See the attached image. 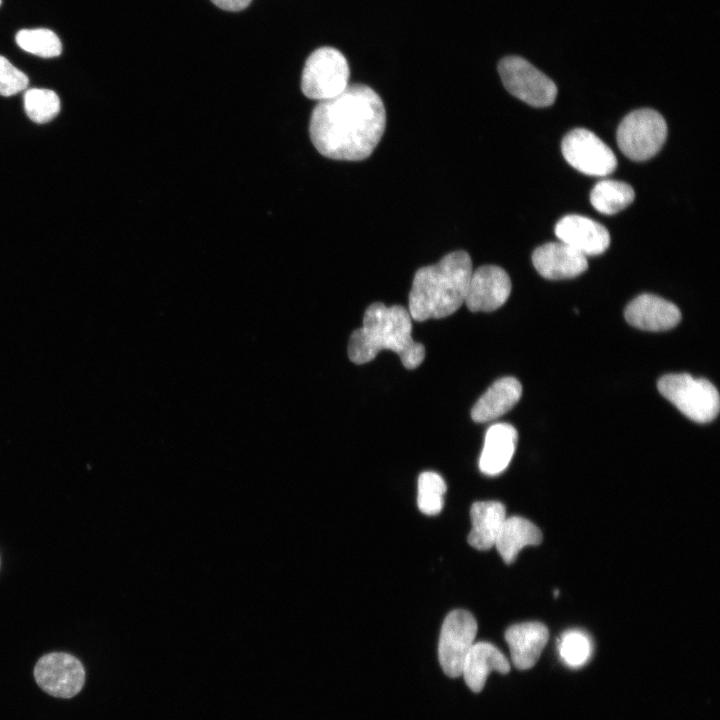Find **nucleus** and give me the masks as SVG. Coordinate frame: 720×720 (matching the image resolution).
<instances>
[{
  "label": "nucleus",
  "instance_id": "obj_4",
  "mask_svg": "<svg viewBox=\"0 0 720 720\" xmlns=\"http://www.w3.org/2000/svg\"><path fill=\"white\" fill-rule=\"evenodd\" d=\"M658 390L692 421L708 423L719 413V393L706 379L687 373L667 374L658 381Z\"/></svg>",
  "mask_w": 720,
  "mask_h": 720
},
{
  "label": "nucleus",
  "instance_id": "obj_25",
  "mask_svg": "<svg viewBox=\"0 0 720 720\" xmlns=\"http://www.w3.org/2000/svg\"><path fill=\"white\" fill-rule=\"evenodd\" d=\"M558 651L560 658L567 666L578 668L591 657L592 643L584 632L568 630L558 640Z\"/></svg>",
  "mask_w": 720,
  "mask_h": 720
},
{
  "label": "nucleus",
  "instance_id": "obj_10",
  "mask_svg": "<svg viewBox=\"0 0 720 720\" xmlns=\"http://www.w3.org/2000/svg\"><path fill=\"white\" fill-rule=\"evenodd\" d=\"M39 687L51 696L71 698L78 694L85 682V669L71 654L52 652L42 656L34 667Z\"/></svg>",
  "mask_w": 720,
  "mask_h": 720
},
{
  "label": "nucleus",
  "instance_id": "obj_28",
  "mask_svg": "<svg viewBox=\"0 0 720 720\" xmlns=\"http://www.w3.org/2000/svg\"><path fill=\"white\" fill-rule=\"evenodd\" d=\"M1 3H2V0H0V5H1Z\"/></svg>",
  "mask_w": 720,
  "mask_h": 720
},
{
  "label": "nucleus",
  "instance_id": "obj_23",
  "mask_svg": "<svg viewBox=\"0 0 720 720\" xmlns=\"http://www.w3.org/2000/svg\"><path fill=\"white\" fill-rule=\"evenodd\" d=\"M446 484L443 478L432 471H426L419 475L417 505L419 510L426 515H436L441 512L446 492Z\"/></svg>",
  "mask_w": 720,
  "mask_h": 720
},
{
  "label": "nucleus",
  "instance_id": "obj_9",
  "mask_svg": "<svg viewBox=\"0 0 720 720\" xmlns=\"http://www.w3.org/2000/svg\"><path fill=\"white\" fill-rule=\"evenodd\" d=\"M561 149L565 160L586 175L606 176L617 166L613 151L585 128H576L566 134Z\"/></svg>",
  "mask_w": 720,
  "mask_h": 720
},
{
  "label": "nucleus",
  "instance_id": "obj_24",
  "mask_svg": "<svg viewBox=\"0 0 720 720\" xmlns=\"http://www.w3.org/2000/svg\"><path fill=\"white\" fill-rule=\"evenodd\" d=\"M23 100L27 116L35 123L43 124L51 121L60 110L57 94L49 89H28Z\"/></svg>",
  "mask_w": 720,
  "mask_h": 720
},
{
  "label": "nucleus",
  "instance_id": "obj_3",
  "mask_svg": "<svg viewBox=\"0 0 720 720\" xmlns=\"http://www.w3.org/2000/svg\"><path fill=\"white\" fill-rule=\"evenodd\" d=\"M470 255L463 250L446 254L438 263L418 269L409 294L413 320L447 317L464 303L472 274Z\"/></svg>",
  "mask_w": 720,
  "mask_h": 720
},
{
  "label": "nucleus",
  "instance_id": "obj_19",
  "mask_svg": "<svg viewBox=\"0 0 720 720\" xmlns=\"http://www.w3.org/2000/svg\"><path fill=\"white\" fill-rule=\"evenodd\" d=\"M472 528L467 540L470 546L485 551L495 544L499 531L505 521L506 510L498 501H478L470 509Z\"/></svg>",
  "mask_w": 720,
  "mask_h": 720
},
{
  "label": "nucleus",
  "instance_id": "obj_22",
  "mask_svg": "<svg viewBox=\"0 0 720 720\" xmlns=\"http://www.w3.org/2000/svg\"><path fill=\"white\" fill-rule=\"evenodd\" d=\"M16 43L24 51L51 58L59 56L62 44L58 36L46 28L22 29L16 34Z\"/></svg>",
  "mask_w": 720,
  "mask_h": 720
},
{
  "label": "nucleus",
  "instance_id": "obj_16",
  "mask_svg": "<svg viewBox=\"0 0 720 720\" xmlns=\"http://www.w3.org/2000/svg\"><path fill=\"white\" fill-rule=\"evenodd\" d=\"M492 671L507 674L510 671L508 659L489 642L474 643L462 666L461 675L465 683L471 691L481 692Z\"/></svg>",
  "mask_w": 720,
  "mask_h": 720
},
{
  "label": "nucleus",
  "instance_id": "obj_26",
  "mask_svg": "<svg viewBox=\"0 0 720 720\" xmlns=\"http://www.w3.org/2000/svg\"><path fill=\"white\" fill-rule=\"evenodd\" d=\"M29 83L26 74L0 55V95L11 96L24 90Z\"/></svg>",
  "mask_w": 720,
  "mask_h": 720
},
{
  "label": "nucleus",
  "instance_id": "obj_15",
  "mask_svg": "<svg viewBox=\"0 0 720 720\" xmlns=\"http://www.w3.org/2000/svg\"><path fill=\"white\" fill-rule=\"evenodd\" d=\"M549 638L547 627L540 622H523L505 632L513 665L519 670L532 668L538 661Z\"/></svg>",
  "mask_w": 720,
  "mask_h": 720
},
{
  "label": "nucleus",
  "instance_id": "obj_12",
  "mask_svg": "<svg viewBox=\"0 0 720 720\" xmlns=\"http://www.w3.org/2000/svg\"><path fill=\"white\" fill-rule=\"evenodd\" d=\"M557 238L585 256H595L610 244L608 230L600 223L582 215H566L555 226Z\"/></svg>",
  "mask_w": 720,
  "mask_h": 720
},
{
  "label": "nucleus",
  "instance_id": "obj_2",
  "mask_svg": "<svg viewBox=\"0 0 720 720\" xmlns=\"http://www.w3.org/2000/svg\"><path fill=\"white\" fill-rule=\"evenodd\" d=\"M412 318L400 305L387 307L376 302L365 311L362 327L350 336L349 359L355 364L372 361L383 349L392 350L407 369L417 368L425 357V348L412 339Z\"/></svg>",
  "mask_w": 720,
  "mask_h": 720
},
{
  "label": "nucleus",
  "instance_id": "obj_6",
  "mask_svg": "<svg viewBox=\"0 0 720 720\" xmlns=\"http://www.w3.org/2000/svg\"><path fill=\"white\" fill-rule=\"evenodd\" d=\"M667 137L665 119L653 109H638L629 113L617 129V143L621 152L634 161H644L659 152Z\"/></svg>",
  "mask_w": 720,
  "mask_h": 720
},
{
  "label": "nucleus",
  "instance_id": "obj_14",
  "mask_svg": "<svg viewBox=\"0 0 720 720\" xmlns=\"http://www.w3.org/2000/svg\"><path fill=\"white\" fill-rule=\"evenodd\" d=\"M624 315L630 325L646 331L669 330L681 319L675 304L652 294L637 296L627 305Z\"/></svg>",
  "mask_w": 720,
  "mask_h": 720
},
{
  "label": "nucleus",
  "instance_id": "obj_8",
  "mask_svg": "<svg viewBox=\"0 0 720 720\" xmlns=\"http://www.w3.org/2000/svg\"><path fill=\"white\" fill-rule=\"evenodd\" d=\"M477 621L466 610L451 611L444 619L438 642V659L444 673L461 676L464 660L474 644Z\"/></svg>",
  "mask_w": 720,
  "mask_h": 720
},
{
  "label": "nucleus",
  "instance_id": "obj_18",
  "mask_svg": "<svg viewBox=\"0 0 720 720\" xmlns=\"http://www.w3.org/2000/svg\"><path fill=\"white\" fill-rule=\"evenodd\" d=\"M522 395L521 383L514 377H503L494 382L479 398L471 410L474 422H489L511 410Z\"/></svg>",
  "mask_w": 720,
  "mask_h": 720
},
{
  "label": "nucleus",
  "instance_id": "obj_13",
  "mask_svg": "<svg viewBox=\"0 0 720 720\" xmlns=\"http://www.w3.org/2000/svg\"><path fill=\"white\" fill-rule=\"evenodd\" d=\"M532 262L538 273L550 280L573 278L588 268L586 256L561 241L536 248Z\"/></svg>",
  "mask_w": 720,
  "mask_h": 720
},
{
  "label": "nucleus",
  "instance_id": "obj_1",
  "mask_svg": "<svg viewBox=\"0 0 720 720\" xmlns=\"http://www.w3.org/2000/svg\"><path fill=\"white\" fill-rule=\"evenodd\" d=\"M385 126L386 111L380 96L367 85L349 84L338 96L317 103L309 134L321 155L360 161L372 154Z\"/></svg>",
  "mask_w": 720,
  "mask_h": 720
},
{
  "label": "nucleus",
  "instance_id": "obj_5",
  "mask_svg": "<svg viewBox=\"0 0 720 720\" xmlns=\"http://www.w3.org/2000/svg\"><path fill=\"white\" fill-rule=\"evenodd\" d=\"M350 69L345 56L332 47L316 49L307 58L301 90L313 100L325 101L341 94L349 85Z\"/></svg>",
  "mask_w": 720,
  "mask_h": 720
},
{
  "label": "nucleus",
  "instance_id": "obj_20",
  "mask_svg": "<svg viewBox=\"0 0 720 720\" xmlns=\"http://www.w3.org/2000/svg\"><path fill=\"white\" fill-rule=\"evenodd\" d=\"M542 542L540 529L531 521L512 516L506 518L495 541L498 553L506 564L515 561L525 546H536Z\"/></svg>",
  "mask_w": 720,
  "mask_h": 720
},
{
  "label": "nucleus",
  "instance_id": "obj_21",
  "mask_svg": "<svg viewBox=\"0 0 720 720\" xmlns=\"http://www.w3.org/2000/svg\"><path fill=\"white\" fill-rule=\"evenodd\" d=\"M633 188L622 181L605 179L592 188L590 201L593 207L605 215L616 214L634 200Z\"/></svg>",
  "mask_w": 720,
  "mask_h": 720
},
{
  "label": "nucleus",
  "instance_id": "obj_7",
  "mask_svg": "<svg viewBox=\"0 0 720 720\" xmlns=\"http://www.w3.org/2000/svg\"><path fill=\"white\" fill-rule=\"evenodd\" d=\"M498 72L506 90L534 107L554 103L557 86L543 72L520 56H506L498 64Z\"/></svg>",
  "mask_w": 720,
  "mask_h": 720
},
{
  "label": "nucleus",
  "instance_id": "obj_27",
  "mask_svg": "<svg viewBox=\"0 0 720 720\" xmlns=\"http://www.w3.org/2000/svg\"><path fill=\"white\" fill-rule=\"evenodd\" d=\"M220 9L231 12H238L247 8L252 0H211Z\"/></svg>",
  "mask_w": 720,
  "mask_h": 720
},
{
  "label": "nucleus",
  "instance_id": "obj_17",
  "mask_svg": "<svg viewBox=\"0 0 720 720\" xmlns=\"http://www.w3.org/2000/svg\"><path fill=\"white\" fill-rule=\"evenodd\" d=\"M518 434L508 423L491 425L485 434L484 446L479 458L482 473L495 476L509 465L516 449Z\"/></svg>",
  "mask_w": 720,
  "mask_h": 720
},
{
  "label": "nucleus",
  "instance_id": "obj_11",
  "mask_svg": "<svg viewBox=\"0 0 720 720\" xmlns=\"http://www.w3.org/2000/svg\"><path fill=\"white\" fill-rule=\"evenodd\" d=\"M510 292L507 272L499 266L484 265L472 272L464 303L472 312H491L507 301Z\"/></svg>",
  "mask_w": 720,
  "mask_h": 720
}]
</instances>
